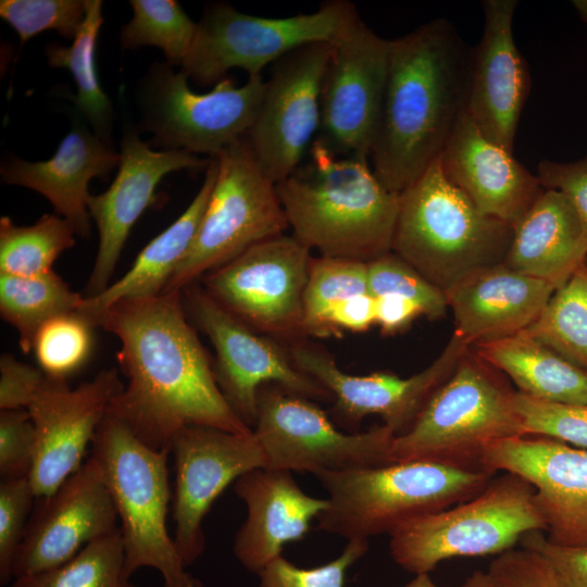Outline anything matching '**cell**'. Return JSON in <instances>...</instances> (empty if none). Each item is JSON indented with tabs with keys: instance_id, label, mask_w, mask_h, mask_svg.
<instances>
[{
	"instance_id": "cell-1",
	"label": "cell",
	"mask_w": 587,
	"mask_h": 587,
	"mask_svg": "<svg viewBox=\"0 0 587 587\" xmlns=\"http://www.w3.org/2000/svg\"><path fill=\"white\" fill-rule=\"evenodd\" d=\"M98 326L120 340L117 360L128 380L108 414L142 444L171 452L175 436L188 426L252 432L218 387L214 366L187 320L183 291L117 302L99 316Z\"/></svg>"
},
{
	"instance_id": "cell-2",
	"label": "cell",
	"mask_w": 587,
	"mask_h": 587,
	"mask_svg": "<svg viewBox=\"0 0 587 587\" xmlns=\"http://www.w3.org/2000/svg\"><path fill=\"white\" fill-rule=\"evenodd\" d=\"M471 52L446 18L392 39L371 166L401 193L440 155L466 111Z\"/></svg>"
},
{
	"instance_id": "cell-3",
	"label": "cell",
	"mask_w": 587,
	"mask_h": 587,
	"mask_svg": "<svg viewBox=\"0 0 587 587\" xmlns=\"http://www.w3.org/2000/svg\"><path fill=\"white\" fill-rule=\"evenodd\" d=\"M308 161L276 184L294 237L321 257L371 262L392 250L400 193L369 159L338 157L315 139Z\"/></svg>"
},
{
	"instance_id": "cell-4",
	"label": "cell",
	"mask_w": 587,
	"mask_h": 587,
	"mask_svg": "<svg viewBox=\"0 0 587 587\" xmlns=\"http://www.w3.org/2000/svg\"><path fill=\"white\" fill-rule=\"evenodd\" d=\"M496 473L430 460L315 474L328 494L317 527L348 540L390 534L478 495Z\"/></svg>"
},
{
	"instance_id": "cell-5",
	"label": "cell",
	"mask_w": 587,
	"mask_h": 587,
	"mask_svg": "<svg viewBox=\"0 0 587 587\" xmlns=\"http://www.w3.org/2000/svg\"><path fill=\"white\" fill-rule=\"evenodd\" d=\"M509 224L480 212L444 174L439 157L400 193L392 252L445 294L503 263Z\"/></svg>"
},
{
	"instance_id": "cell-6",
	"label": "cell",
	"mask_w": 587,
	"mask_h": 587,
	"mask_svg": "<svg viewBox=\"0 0 587 587\" xmlns=\"http://www.w3.org/2000/svg\"><path fill=\"white\" fill-rule=\"evenodd\" d=\"M167 450H154L137 439L128 427L107 413L92 440L97 461L121 521L125 573L141 567L157 570L164 587H201L187 572L174 538L166 527L173 499L167 471Z\"/></svg>"
},
{
	"instance_id": "cell-7",
	"label": "cell",
	"mask_w": 587,
	"mask_h": 587,
	"mask_svg": "<svg viewBox=\"0 0 587 587\" xmlns=\"http://www.w3.org/2000/svg\"><path fill=\"white\" fill-rule=\"evenodd\" d=\"M515 390L470 348L433 394L408 432L396 436L391 461L430 460L482 469L491 442L523 436Z\"/></svg>"
},
{
	"instance_id": "cell-8",
	"label": "cell",
	"mask_w": 587,
	"mask_h": 587,
	"mask_svg": "<svg viewBox=\"0 0 587 587\" xmlns=\"http://www.w3.org/2000/svg\"><path fill=\"white\" fill-rule=\"evenodd\" d=\"M534 530L546 532L535 489L504 472L470 500L397 527L389 551L400 567L417 575L452 558L498 555Z\"/></svg>"
},
{
	"instance_id": "cell-9",
	"label": "cell",
	"mask_w": 587,
	"mask_h": 587,
	"mask_svg": "<svg viewBox=\"0 0 587 587\" xmlns=\"http://www.w3.org/2000/svg\"><path fill=\"white\" fill-rule=\"evenodd\" d=\"M361 20L347 0L325 1L310 13L264 17L226 3L209 7L197 25L182 72L197 85H215L232 68L261 75L289 52L312 43L339 41Z\"/></svg>"
},
{
	"instance_id": "cell-10",
	"label": "cell",
	"mask_w": 587,
	"mask_h": 587,
	"mask_svg": "<svg viewBox=\"0 0 587 587\" xmlns=\"http://www.w3.org/2000/svg\"><path fill=\"white\" fill-rule=\"evenodd\" d=\"M215 158L218 172L198 233L163 292L182 291L289 227L276 183L259 165L245 138Z\"/></svg>"
},
{
	"instance_id": "cell-11",
	"label": "cell",
	"mask_w": 587,
	"mask_h": 587,
	"mask_svg": "<svg viewBox=\"0 0 587 587\" xmlns=\"http://www.w3.org/2000/svg\"><path fill=\"white\" fill-rule=\"evenodd\" d=\"M267 467L311 472L340 471L392 463L395 433L386 425L362 433H344L312 400L276 384L258 394L252 428Z\"/></svg>"
},
{
	"instance_id": "cell-12",
	"label": "cell",
	"mask_w": 587,
	"mask_h": 587,
	"mask_svg": "<svg viewBox=\"0 0 587 587\" xmlns=\"http://www.w3.org/2000/svg\"><path fill=\"white\" fill-rule=\"evenodd\" d=\"M262 75L236 86L225 77L213 89L199 93L188 77L167 65L154 66L142 95L143 129L170 149L216 157L245 138L257 116L264 90Z\"/></svg>"
},
{
	"instance_id": "cell-13",
	"label": "cell",
	"mask_w": 587,
	"mask_h": 587,
	"mask_svg": "<svg viewBox=\"0 0 587 587\" xmlns=\"http://www.w3.org/2000/svg\"><path fill=\"white\" fill-rule=\"evenodd\" d=\"M294 236L261 241L203 276L204 290L254 332L305 336L303 297L312 257Z\"/></svg>"
},
{
	"instance_id": "cell-14",
	"label": "cell",
	"mask_w": 587,
	"mask_h": 587,
	"mask_svg": "<svg viewBox=\"0 0 587 587\" xmlns=\"http://www.w3.org/2000/svg\"><path fill=\"white\" fill-rule=\"evenodd\" d=\"M182 291L186 312L215 349L214 372L221 391L251 429L257 417L258 394L265 384H276L310 400L333 399L328 390L295 365L289 352L274 340L255 334L203 287L191 284Z\"/></svg>"
},
{
	"instance_id": "cell-15",
	"label": "cell",
	"mask_w": 587,
	"mask_h": 587,
	"mask_svg": "<svg viewBox=\"0 0 587 587\" xmlns=\"http://www.w3.org/2000/svg\"><path fill=\"white\" fill-rule=\"evenodd\" d=\"M391 40L360 20L332 46L315 139L338 157L370 158L382 110ZM370 161V160H369Z\"/></svg>"
},
{
	"instance_id": "cell-16",
	"label": "cell",
	"mask_w": 587,
	"mask_h": 587,
	"mask_svg": "<svg viewBox=\"0 0 587 587\" xmlns=\"http://www.w3.org/2000/svg\"><path fill=\"white\" fill-rule=\"evenodd\" d=\"M330 43L298 48L273 66L254 122L245 137L253 157L276 184L291 175L315 140L321 86Z\"/></svg>"
},
{
	"instance_id": "cell-17",
	"label": "cell",
	"mask_w": 587,
	"mask_h": 587,
	"mask_svg": "<svg viewBox=\"0 0 587 587\" xmlns=\"http://www.w3.org/2000/svg\"><path fill=\"white\" fill-rule=\"evenodd\" d=\"M454 335L423 371L402 378L389 372L351 375L316 346L295 341L289 354L295 365L320 383L335 400L334 413L353 428L377 414L396 436L410 429L433 394L448 379L469 349Z\"/></svg>"
},
{
	"instance_id": "cell-18",
	"label": "cell",
	"mask_w": 587,
	"mask_h": 587,
	"mask_svg": "<svg viewBox=\"0 0 587 587\" xmlns=\"http://www.w3.org/2000/svg\"><path fill=\"white\" fill-rule=\"evenodd\" d=\"M173 492L174 541L186 566L203 552L202 522L217 497L239 477L260 467L267 459L253 432L188 426L174 438Z\"/></svg>"
},
{
	"instance_id": "cell-19",
	"label": "cell",
	"mask_w": 587,
	"mask_h": 587,
	"mask_svg": "<svg viewBox=\"0 0 587 587\" xmlns=\"http://www.w3.org/2000/svg\"><path fill=\"white\" fill-rule=\"evenodd\" d=\"M123 388L115 369L76 388L66 379L46 377L27 408L36 434L28 476L36 499L50 497L83 464L88 444Z\"/></svg>"
},
{
	"instance_id": "cell-20",
	"label": "cell",
	"mask_w": 587,
	"mask_h": 587,
	"mask_svg": "<svg viewBox=\"0 0 587 587\" xmlns=\"http://www.w3.org/2000/svg\"><path fill=\"white\" fill-rule=\"evenodd\" d=\"M479 465L519 475L533 486L549 541L587 545V450L523 435L488 445Z\"/></svg>"
},
{
	"instance_id": "cell-21",
	"label": "cell",
	"mask_w": 587,
	"mask_h": 587,
	"mask_svg": "<svg viewBox=\"0 0 587 587\" xmlns=\"http://www.w3.org/2000/svg\"><path fill=\"white\" fill-rule=\"evenodd\" d=\"M40 500L14 559V578L58 567L120 528L113 498L92 457Z\"/></svg>"
},
{
	"instance_id": "cell-22",
	"label": "cell",
	"mask_w": 587,
	"mask_h": 587,
	"mask_svg": "<svg viewBox=\"0 0 587 587\" xmlns=\"http://www.w3.org/2000/svg\"><path fill=\"white\" fill-rule=\"evenodd\" d=\"M120 154L118 172L109 189L88 199L99 246L85 297L97 296L110 286L132 227L153 203L162 178L180 170H207L211 159L186 150L153 151L136 134L124 136Z\"/></svg>"
},
{
	"instance_id": "cell-23",
	"label": "cell",
	"mask_w": 587,
	"mask_h": 587,
	"mask_svg": "<svg viewBox=\"0 0 587 587\" xmlns=\"http://www.w3.org/2000/svg\"><path fill=\"white\" fill-rule=\"evenodd\" d=\"M519 1L484 0V26L472 48L466 112L490 141L513 152L521 113L530 92L528 64L513 35Z\"/></svg>"
},
{
	"instance_id": "cell-24",
	"label": "cell",
	"mask_w": 587,
	"mask_h": 587,
	"mask_svg": "<svg viewBox=\"0 0 587 587\" xmlns=\"http://www.w3.org/2000/svg\"><path fill=\"white\" fill-rule=\"evenodd\" d=\"M446 177L484 214L512 226L544 192L513 152L487 139L465 111L439 155Z\"/></svg>"
},
{
	"instance_id": "cell-25",
	"label": "cell",
	"mask_w": 587,
	"mask_h": 587,
	"mask_svg": "<svg viewBox=\"0 0 587 587\" xmlns=\"http://www.w3.org/2000/svg\"><path fill=\"white\" fill-rule=\"evenodd\" d=\"M235 494L245 502L247 517L234 541V554L248 571L259 574L282 555L286 544L301 540L327 499L311 497L291 472L260 467L235 482Z\"/></svg>"
},
{
	"instance_id": "cell-26",
	"label": "cell",
	"mask_w": 587,
	"mask_h": 587,
	"mask_svg": "<svg viewBox=\"0 0 587 587\" xmlns=\"http://www.w3.org/2000/svg\"><path fill=\"white\" fill-rule=\"evenodd\" d=\"M555 287L500 263L466 277L446 292L453 335L472 347L525 330Z\"/></svg>"
},
{
	"instance_id": "cell-27",
	"label": "cell",
	"mask_w": 587,
	"mask_h": 587,
	"mask_svg": "<svg viewBox=\"0 0 587 587\" xmlns=\"http://www.w3.org/2000/svg\"><path fill=\"white\" fill-rule=\"evenodd\" d=\"M121 154L87 128L74 127L61 141L52 158L28 162L13 159L1 167L4 183L33 189L47 198L54 213L74 227L76 235L88 237L89 182L105 179L120 165Z\"/></svg>"
},
{
	"instance_id": "cell-28",
	"label": "cell",
	"mask_w": 587,
	"mask_h": 587,
	"mask_svg": "<svg viewBox=\"0 0 587 587\" xmlns=\"http://www.w3.org/2000/svg\"><path fill=\"white\" fill-rule=\"evenodd\" d=\"M587 262V230L570 199L545 188L513 227L503 263L555 289Z\"/></svg>"
},
{
	"instance_id": "cell-29",
	"label": "cell",
	"mask_w": 587,
	"mask_h": 587,
	"mask_svg": "<svg viewBox=\"0 0 587 587\" xmlns=\"http://www.w3.org/2000/svg\"><path fill=\"white\" fill-rule=\"evenodd\" d=\"M218 172L211 158L203 184L188 208L165 230L154 237L137 255L132 267L115 283L93 297H84L78 310L93 328L111 305L161 295L188 253L198 233Z\"/></svg>"
},
{
	"instance_id": "cell-30",
	"label": "cell",
	"mask_w": 587,
	"mask_h": 587,
	"mask_svg": "<svg viewBox=\"0 0 587 587\" xmlns=\"http://www.w3.org/2000/svg\"><path fill=\"white\" fill-rule=\"evenodd\" d=\"M472 347L479 359L504 373L519 391L545 401L587 404V373L524 330Z\"/></svg>"
},
{
	"instance_id": "cell-31",
	"label": "cell",
	"mask_w": 587,
	"mask_h": 587,
	"mask_svg": "<svg viewBox=\"0 0 587 587\" xmlns=\"http://www.w3.org/2000/svg\"><path fill=\"white\" fill-rule=\"evenodd\" d=\"M102 23V2L86 0V15L72 45L64 47L52 42L46 47V55L50 66L70 71L77 87L76 108L88 120L93 133L109 142L113 109L101 88L96 67V45Z\"/></svg>"
},
{
	"instance_id": "cell-32",
	"label": "cell",
	"mask_w": 587,
	"mask_h": 587,
	"mask_svg": "<svg viewBox=\"0 0 587 587\" xmlns=\"http://www.w3.org/2000/svg\"><path fill=\"white\" fill-rule=\"evenodd\" d=\"M85 296L71 290L53 271L38 276L0 274V315L18 334L24 353L49 320L78 310Z\"/></svg>"
},
{
	"instance_id": "cell-33",
	"label": "cell",
	"mask_w": 587,
	"mask_h": 587,
	"mask_svg": "<svg viewBox=\"0 0 587 587\" xmlns=\"http://www.w3.org/2000/svg\"><path fill=\"white\" fill-rule=\"evenodd\" d=\"M524 332L587 373V262L552 294Z\"/></svg>"
},
{
	"instance_id": "cell-34",
	"label": "cell",
	"mask_w": 587,
	"mask_h": 587,
	"mask_svg": "<svg viewBox=\"0 0 587 587\" xmlns=\"http://www.w3.org/2000/svg\"><path fill=\"white\" fill-rule=\"evenodd\" d=\"M68 221L58 214H43L29 226L0 218V274L38 276L49 273L55 260L75 245Z\"/></svg>"
},
{
	"instance_id": "cell-35",
	"label": "cell",
	"mask_w": 587,
	"mask_h": 587,
	"mask_svg": "<svg viewBox=\"0 0 587 587\" xmlns=\"http://www.w3.org/2000/svg\"><path fill=\"white\" fill-rule=\"evenodd\" d=\"M9 587H137L125 573L120 528L90 542L64 564L15 577Z\"/></svg>"
},
{
	"instance_id": "cell-36",
	"label": "cell",
	"mask_w": 587,
	"mask_h": 587,
	"mask_svg": "<svg viewBox=\"0 0 587 587\" xmlns=\"http://www.w3.org/2000/svg\"><path fill=\"white\" fill-rule=\"evenodd\" d=\"M133 17L121 29L124 49L160 48L170 65L184 63L197 25L174 0H132Z\"/></svg>"
},
{
	"instance_id": "cell-37",
	"label": "cell",
	"mask_w": 587,
	"mask_h": 587,
	"mask_svg": "<svg viewBox=\"0 0 587 587\" xmlns=\"http://www.w3.org/2000/svg\"><path fill=\"white\" fill-rule=\"evenodd\" d=\"M369 262L312 258L303 297L304 334L316 335L323 314L345 299L370 294Z\"/></svg>"
},
{
	"instance_id": "cell-38",
	"label": "cell",
	"mask_w": 587,
	"mask_h": 587,
	"mask_svg": "<svg viewBox=\"0 0 587 587\" xmlns=\"http://www.w3.org/2000/svg\"><path fill=\"white\" fill-rule=\"evenodd\" d=\"M92 326L76 311L58 315L37 332L32 351L47 376L66 379L87 361Z\"/></svg>"
},
{
	"instance_id": "cell-39",
	"label": "cell",
	"mask_w": 587,
	"mask_h": 587,
	"mask_svg": "<svg viewBox=\"0 0 587 587\" xmlns=\"http://www.w3.org/2000/svg\"><path fill=\"white\" fill-rule=\"evenodd\" d=\"M367 268L372 296L396 295L409 299L430 320L446 315L449 308L446 294L392 251L369 262Z\"/></svg>"
},
{
	"instance_id": "cell-40",
	"label": "cell",
	"mask_w": 587,
	"mask_h": 587,
	"mask_svg": "<svg viewBox=\"0 0 587 587\" xmlns=\"http://www.w3.org/2000/svg\"><path fill=\"white\" fill-rule=\"evenodd\" d=\"M86 15V0H2L0 16L17 33L21 43L45 30L74 39Z\"/></svg>"
},
{
	"instance_id": "cell-41",
	"label": "cell",
	"mask_w": 587,
	"mask_h": 587,
	"mask_svg": "<svg viewBox=\"0 0 587 587\" xmlns=\"http://www.w3.org/2000/svg\"><path fill=\"white\" fill-rule=\"evenodd\" d=\"M513 403L523 435L545 436L587 450V404L539 400L519 390Z\"/></svg>"
},
{
	"instance_id": "cell-42",
	"label": "cell",
	"mask_w": 587,
	"mask_h": 587,
	"mask_svg": "<svg viewBox=\"0 0 587 587\" xmlns=\"http://www.w3.org/2000/svg\"><path fill=\"white\" fill-rule=\"evenodd\" d=\"M369 546V539L348 540L336 559L312 569L298 567L280 555L258 574L260 587H346L348 570L367 552Z\"/></svg>"
},
{
	"instance_id": "cell-43",
	"label": "cell",
	"mask_w": 587,
	"mask_h": 587,
	"mask_svg": "<svg viewBox=\"0 0 587 587\" xmlns=\"http://www.w3.org/2000/svg\"><path fill=\"white\" fill-rule=\"evenodd\" d=\"M36 499L28 477L2 479L0 484V582L12 578V566Z\"/></svg>"
},
{
	"instance_id": "cell-44",
	"label": "cell",
	"mask_w": 587,
	"mask_h": 587,
	"mask_svg": "<svg viewBox=\"0 0 587 587\" xmlns=\"http://www.w3.org/2000/svg\"><path fill=\"white\" fill-rule=\"evenodd\" d=\"M486 572L494 587H569L545 555L523 547L496 555Z\"/></svg>"
},
{
	"instance_id": "cell-45",
	"label": "cell",
	"mask_w": 587,
	"mask_h": 587,
	"mask_svg": "<svg viewBox=\"0 0 587 587\" xmlns=\"http://www.w3.org/2000/svg\"><path fill=\"white\" fill-rule=\"evenodd\" d=\"M35 426L27 409L0 412V475L2 479L28 477L34 463Z\"/></svg>"
},
{
	"instance_id": "cell-46",
	"label": "cell",
	"mask_w": 587,
	"mask_h": 587,
	"mask_svg": "<svg viewBox=\"0 0 587 587\" xmlns=\"http://www.w3.org/2000/svg\"><path fill=\"white\" fill-rule=\"evenodd\" d=\"M47 375L40 369L4 353L0 358V409H27Z\"/></svg>"
},
{
	"instance_id": "cell-47",
	"label": "cell",
	"mask_w": 587,
	"mask_h": 587,
	"mask_svg": "<svg viewBox=\"0 0 587 587\" xmlns=\"http://www.w3.org/2000/svg\"><path fill=\"white\" fill-rule=\"evenodd\" d=\"M544 188L564 193L587 230V154L576 161L541 160L536 174Z\"/></svg>"
},
{
	"instance_id": "cell-48",
	"label": "cell",
	"mask_w": 587,
	"mask_h": 587,
	"mask_svg": "<svg viewBox=\"0 0 587 587\" xmlns=\"http://www.w3.org/2000/svg\"><path fill=\"white\" fill-rule=\"evenodd\" d=\"M520 545L545 555L569 587H587V545L561 546L549 541L541 530L525 534Z\"/></svg>"
},
{
	"instance_id": "cell-49",
	"label": "cell",
	"mask_w": 587,
	"mask_h": 587,
	"mask_svg": "<svg viewBox=\"0 0 587 587\" xmlns=\"http://www.w3.org/2000/svg\"><path fill=\"white\" fill-rule=\"evenodd\" d=\"M375 297L371 294L358 295L330 305L320 321L315 337L365 332L375 324Z\"/></svg>"
},
{
	"instance_id": "cell-50",
	"label": "cell",
	"mask_w": 587,
	"mask_h": 587,
	"mask_svg": "<svg viewBox=\"0 0 587 587\" xmlns=\"http://www.w3.org/2000/svg\"><path fill=\"white\" fill-rule=\"evenodd\" d=\"M375 324L386 335H392L404 329L416 317L423 315L420 305L396 295L375 297Z\"/></svg>"
},
{
	"instance_id": "cell-51",
	"label": "cell",
	"mask_w": 587,
	"mask_h": 587,
	"mask_svg": "<svg viewBox=\"0 0 587 587\" xmlns=\"http://www.w3.org/2000/svg\"><path fill=\"white\" fill-rule=\"evenodd\" d=\"M460 587H494L487 572H473Z\"/></svg>"
},
{
	"instance_id": "cell-52",
	"label": "cell",
	"mask_w": 587,
	"mask_h": 587,
	"mask_svg": "<svg viewBox=\"0 0 587 587\" xmlns=\"http://www.w3.org/2000/svg\"><path fill=\"white\" fill-rule=\"evenodd\" d=\"M402 587H439L430 577L429 573L417 574Z\"/></svg>"
},
{
	"instance_id": "cell-53",
	"label": "cell",
	"mask_w": 587,
	"mask_h": 587,
	"mask_svg": "<svg viewBox=\"0 0 587 587\" xmlns=\"http://www.w3.org/2000/svg\"><path fill=\"white\" fill-rule=\"evenodd\" d=\"M572 5L576 10L580 21L587 27V0H573Z\"/></svg>"
}]
</instances>
